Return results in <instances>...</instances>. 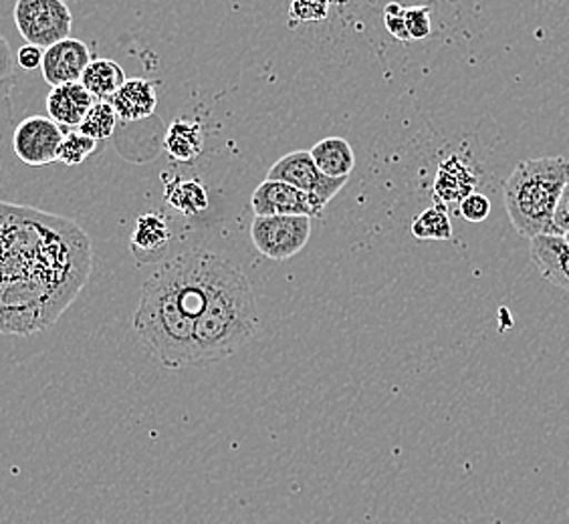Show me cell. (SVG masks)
<instances>
[{"label":"cell","mask_w":569,"mask_h":524,"mask_svg":"<svg viewBox=\"0 0 569 524\" xmlns=\"http://www.w3.org/2000/svg\"><path fill=\"white\" fill-rule=\"evenodd\" d=\"M91 241L73 220L0 202V333L53 325L91 274Z\"/></svg>","instance_id":"1"},{"label":"cell","mask_w":569,"mask_h":524,"mask_svg":"<svg viewBox=\"0 0 569 524\" xmlns=\"http://www.w3.org/2000/svg\"><path fill=\"white\" fill-rule=\"evenodd\" d=\"M224 259L210 251H184L158 264L143 283L133 329L168 370L194 367V328L209 303Z\"/></svg>","instance_id":"2"},{"label":"cell","mask_w":569,"mask_h":524,"mask_svg":"<svg viewBox=\"0 0 569 524\" xmlns=\"http://www.w3.org/2000/svg\"><path fill=\"white\" fill-rule=\"evenodd\" d=\"M259 331V309L247 274L232 262L220 266L209 303L194 328V367L229 360Z\"/></svg>","instance_id":"3"},{"label":"cell","mask_w":569,"mask_h":524,"mask_svg":"<svg viewBox=\"0 0 569 524\" xmlns=\"http://www.w3.org/2000/svg\"><path fill=\"white\" fill-rule=\"evenodd\" d=\"M569 182V160L561 155H543L526 160L505 180V208L513 229L536 239L541 234H559L556 210Z\"/></svg>","instance_id":"4"},{"label":"cell","mask_w":569,"mask_h":524,"mask_svg":"<svg viewBox=\"0 0 569 524\" xmlns=\"http://www.w3.org/2000/svg\"><path fill=\"white\" fill-rule=\"evenodd\" d=\"M12 19L27 44L49 49L69 39L73 14L66 0H17Z\"/></svg>","instance_id":"5"},{"label":"cell","mask_w":569,"mask_h":524,"mask_svg":"<svg viewBox=\"0 0 569 524\" xmlns=\"http://www.w3.org/2000/svg\"><path fill=\"white\" fill-rule=\"evenodd\" d=\"M311 236L309 216H254L251 241L271 261H287L306 249Z\"/></svg>","instance_id":"6"},{"label":"cell","mask_w":569,"mask_h":524,"mask_svg":"<svg viewBox=\"0 0 569 524\" xmlns=\"http://www.w3.org/2000/svg\"><path fill=\"white\" fill-rule=\"evenodd\" d=\"M269 180H279L284 184H291L297 190H301L303 194L313 198L319 206L326 208L333 196L346 187L348 180H336L328 178L319 172L318 165L311 160L309 152H291L283 155L281 160H277L269 168Z\"/></svg>","instance_id":"7"},{"label":"cell","mask_w":569,"mask_h":524,"mask_svg":"<svg viewBox=\"0 0 569 524\" xmlns=\"http://www.w3.org/2000/svg\"><path fill=\"white\" fill-rule=\"evenodd\" d=\"M66 133L61 125L51 120L49 115H31L22 120L12 133V148L22 164L31 168L57 162V153L61 148Z\"/></svg>","instance_id":"8"},{"label":"cell","mask_w":569,"mask_h":524,"mask_svg":"<svg viewBox=\"0 0 569 524\" xmlns=\"http://www.w3.org/2000/svg\"><path fill=\"white\" fill-rule=\"evenodd\" d=\"M251 208L254 216H309L316 219L323 208L301 190L279 180H264L252 192Z\"/></svg>","instance_id":"9"},{"label":"cell","mask_w":569,"mask_h":524,"mask_svg":"<svg viewBox=\"0 0 569 524\" xmlns=\"http://www.w3.org/2000/svg\"><path fill=\"white\" fill-rule=\"evenodd\" d=\"M91 63V51L81 39H63L44 49L41 73L51 88L79 83Z\"/></svg>","instance_id":"10"},{"label":"cell","mask_w":569,"mask_h":524,"mask_svg":"<svg viewBox=\"0 0 569 524\" xmlns=\"http://www.w3.org/2000/svg\"><path fill=\"white\" fill-rule=\"evenodd\" d=\"M479 184V175L475 172L471 162L459 153H450L438 165L432 196L437 198L440 204L450 202H462L465 198L471 196L475 188Z\"/></svg>","instance_id":"11"},{"label":"cell","mask_w":569,"mask_h":524,"mask_svg":"<svg viewBox=\"0 0 569 524\" xmlns=\"http://www.w3.org/2000/svg\"><path fill=\"white\" fill-rule=\"evenodd\" d=\"M531 261L548 283L569 293V244L561 234H541L529 241Z\"/></svg>","instance_id":"12"},{"label":"cell","mask_w":569,"mask_h":524,"mask_svg":"<svg viewBox=\"0 0 569 524\" xmlns=\"http://www.w3.org/2000/svg\"><path fill=\"white\" fill-rule=\"evenodd\" d=\"M170 241H172V232L162 212H146L142 216H138L132 241H130L136 261L142 264L158 261L164 254Z\"/></svg>","instance_id":"13"},{"label":"cell","mask_w":569,"mask_h":524,"mask_svg":"<svg viewBox=\"0 0 569 524\" xmlns=\"http://www.w3.org/2000/svg\"><path fill=\"white\" fill-rule=\"evenodd\" d=\"M93 103L96 99L79 81L61 88H51L47 95V113L59 125L79 128Z\"/></svg>","instance_id":"14"},{"label":"cell","mask_w":569,"mask_h":524,"mask_svg":"<svg viewBox=\"0 0 569 524\" xmlns=\"http://www.w3.org/2000/svg\"><path fill=\"white\" fill-rule=\"evenodd\" d=\"M111 105L121 121H140L153 115L158 105L156 83L148 79H128L111 98Z\"/></svg>","instance_id":"15"},{"label":"cell","mask_w":569,"mask_h":524,"mask_svg":"<svg viewBox=\"0 0 569 524\" xmlns=\"http://www.w3.org/2000/svg\"><path fill=\"white\" fill-rule=\"evenodd\" d=\"M311 160L316 162L321 174L336 180H348L356 168V155L350 142L343 138H326L316 143L311 150Z\"/></svg>","instance_id":"16"},{"label":"cell","mask_w":569,"mask_h":524,"mask_svg":"<svg viewBox=\"0 0 569 524\" xmlns=\"http://www.w3.org/2000/svg\"><path fill=\"white\" fill-rule=\"evenodd\" d=\"M126 81L128 79L123 73V67L111 59H91L86 73L81 77V85L98 101H111Z\"/></svg>","instance_id":"17"},{"label":"cell","mask_w":569,"mask_h":524,"mask_svg":"<svg viewBox=\"0 0 569 524\" xmlns=\"http://www.w3.org/2000/svg\"><path fill=\"white\" fill-rule=\"evenodd\" d=\"M166 152L176 162L197 160L204 148V133L198 121L176 120L170 123L164 138Z\"/></svg>","instance_id":"18"},{"label":"cell","mask_w":569,"mask_h":524,"mask_svg":"<svg viewBox=\"0 0 569 524\" xmlns=\"http://www.w3.org/2000/svg\"><path fill=\"white\" fill-rule=\"evenodd\" d=\"M166 202L187 216H197L209 206L207 188L198 180H180L176 178L164 188Z\"/></svg>","instance_id":"19"},{"label":"cell","mask_w":569,"mask_h":524,"mask_svg":"<svg viewBox=\"0 0 569 524\" xmlns=\"http://www.w3.org/2000/svg\"><path fill=\"white\" fill-rule=\"evenodd\" d=\"M412 236L418 241H449L452 239V222H450L447 206L437 202L435 206L427 208L422 214H418L412 222Z\"/></svg>","instance_id":"20"},{"label":"cell","mask_w":569,"mask_h":524,"mask_svg":"<svg viewBox=\"0 0 569 524\" xmlns=\"http://www.w3.org/2000/svg\"><path fill=\"white\" fill-rule=\"evenodd\" d=\"M118 120L120 118H118V113L113 110L110 101H96L77 131H81L83 135H88L96 142L110 140L113 131L118 128Z\"/></svg>","instance_id":"21"},{"label":"cell","mask_w":569,"mask_h":524,"mask_svg":"<svg viewBox=\"0 0 569 524\" xmlns=\"http://www.w3.org/2000/svg\"><path fill=\"white\" fill-rule=\"evenodd\" d=\"M98 150V142L91 140L88 135H83L81 131H69L61 142L59 153H57V162H61L63 165L83 164L88 158H91Z\"/></svg>","instance_id":"22"},{"label":"cell","mask_w":569,"mask_h":524,"mask_svg":"<svg viewBox=\"0 0 569 524\" xmlns=\"http://www.w3.org/2000/svg\"><path fill=\"white\" fill-rule=\"evenodd\" d=\"M17 88V69L9 41L0 31V110H12V91Z\"/></svg>","instance_id":"23"},{"label":"cell","mask_w":569,"mask_h":524,"mask_svg":"<svg viewBox=\"0 0 569 524\" xmlns=\"http://www.w3.org/2000/svg\"><path fill=\"white\" fill-rule=\"evenodd\" d=\"M405 21L410 41H425L432 33L430 7H408L405 11Z\"/></svg>","instance_id":"24"},{"label":"cell","mask_w":569,"mask_h":524,"mask_svg":"<svg viewBox=\"0 0 569 524\" xmlns=\"http://www.w3.org/2000/svg\"><path fill=\"white\" fill-rule=\"evenodd\" d=\"M331 0H293L289 9L291 22H319L329 14Z\"/></svg>","instance_id":"25"},{"label":"cell","mask_w":569,"mask_h":524,"mask_svg":"<svg viewBox=\"0 0 569 524\" xmlns=\"http://www.w3.org/2000/svg\"><path fill=\"white\" fill-rule=\"evenodd\" d=\"M460 216L469 222H485L491 214V200L479 194V192H472L471 196L465 198L459 204Z\"/></svg>","instance_id":"26"},{"label":"cell","mask_w":569,"mask_h":524,"mask_svg":"<svg viewBox=\"0 0 569 524\" xmlns=\"http://www.w3.org/2000/svg\"><path fill=\"white\" fill-rule=\"evenodd\" d=\"M405 11L406 7H402L400 2L386 4V9H383V22H386L388 33L392 34L398 41L408 43L410 37H408V31H406Z\"/></svg>","instance_id":"27"},{"label":"cell","mask_w":569,"mask_h":524,"mask_svg":"<svg viewBox=\"0 0 569 524\" xmlns=\"http://www.w3.org/2000/svg\"><path fill=\"white\" fill-rule=\"evenodd\" d=\"M41 61H43V49L34 47V44H24L17 56V63L27 71H33L37 67H41Z\"/></svg>","instance_id":"28"},{"label":"cell","mask_w":569,"mask_h":524,"mask_svg":"<svg viewBox=\"0 0 569 524\" xmlns=\"http://www.w3.org/2000/svg\"><path fill=\"white\" fill-rule=\"evenodd\" d=\"M553 222H556V229H558L559 234H563L566 230H569V182L566 190H563V194H561V200H559Z\"/></svg>","instance_id":"29"},{"label":"cell","mask_w":569,"mask_h":524,"mask_svg":"<svg viewBox=\"0 0 569 524\" xmlns=\"http://www.w3.org/2000/svg\"><path fill=\"white\" fill-rule=\"evenodd\" d=\"M12 110H0V143L4 140L7 131L11 130Z\"/></svg>","instance_id":"30"},{"label":"cell","mask_w":569,"mask_h":524,"mask_svg":"<svg viewBox=\"0 0 569 524\" xmlns=\"http://www.w3.org/2000/svg\"><path fill=\"white\" fill-rule=\"evenodd\" d=\"M561 236H563V241L568 242V244H569V230H566V232H563V234H561Z\"/></svg>","instance_id":"31"}]
</instances>
